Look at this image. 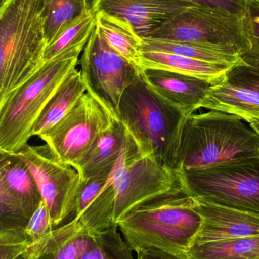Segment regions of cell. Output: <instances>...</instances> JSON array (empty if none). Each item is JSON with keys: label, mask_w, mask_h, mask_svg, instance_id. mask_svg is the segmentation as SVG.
<instances>
[{"label": "cell", "mask_w": 259, "mask_h": 259, "mask_svg": "<svg viewBox=\"0 0 259 259\" xmlns=\"http://www.w3.org/2000/svg\"><path fill=\"white\" fill-rule=\"evenodd\" d=\"M259 156V136L235 115L193 114L181 133L176 170H199Z\"/></svg>", "instance_id": "obj_4"}, {"label": "cell", "mask_w": 259, "mask_h": 259, "mask_svg": "<svg viewBox=\"0 0 259 259\" xmlns=\"http://www.w3.org/2000/svg\"><path fill=\"white\" fill-rule=\"evenodd\" d=\"M33 175L52 222L59 226L74 214L75 198L81 183L78 172L53 155L47 144L24 145L16 152Z\"/></svg>", "instance_id": "obj_11"}, {"label": "cell", "mask_w": 259, "mask_h": 259, "mask_svg": "<svg viewBox=\"0 0 259 259\" xmlns=\"http://www.w3.org/2000/svg\"><path fill=\"white\" fill-rule=\"evenodd\" d=\"M6 1H7V0H0V9H1L2 6L4 5V3H6Z\"/></svg>", "instance_id": "obj_36"}, {"label": "cell", "mask_w": 259, "mask_h": 259, "mask_svg": "<svg viewBox=\"0 0 259 259\" xmlns=\"http://www.w3.org/2000/svg\"><path fill=\"white\" fill-rule=\"evenodd\" d=\"M194 6L222 11L243 18L246 12L248 0H181Z\"/></svg>", "instance_id": "obj_33"}, {"label": "cell", "mask_w": 259, "mask_h": 259, "mask_svg": "<svg viewBox=\"0 0 259 259\" xmlns=\"http://www.w3.org/2000/svg\"><path fill=\"white\" fill-rule=\"evenodd\" d=\"M97 235L88 232L81 222L74 218L30 243L21 259H77L91 249Z\"/></svg>", "instance_id": "obj_16"}, {"label": "cell", "mask_w": 259, "mask_h": 259, "mask_svg": "<svg viewBox=\"0 0 259 259\" xmlns=\"http://www.w3.org/2000/svg\"><path fill=\"white\" fill-rule=\"evenodd\" d=\"M195 201L194 209L200 214L202 222L193 244L259 237V214L219 206L200 199Z\"/></svg>", "instance_id": "obj_13"}, {"label": "cell", "mask_w": 259, "mask_h": 259, "mask_svg": "<svg viewBox=\"0 0 259 259\" xmlns=\"http://www.w3.org/2000/svg\"><path fill=\"white\" fill-rule=\"evenodd\" d=\"M142 79L187 118L200 109L207 93L214 85L193 76L151 68H142Z\"/></svg>", "instance_id": "obj_15"}, {"label": "cell", "mask_w": 259, "mask_h": 259, "mask_svg": "<svg viewBox=\"0 0 259 259\" xmlns=\"http://www.w3.org/2000/svg\"><path fill=\"white\" fill-rule=\"evenodd\" d=\"M54 228L48 208L45 202L42 201L30 216L24 230V234L30 243H33L51 232Z\"/></svg>", "instance_id": "obj_30"}, {"label": "cell", "mask_w": 259, "mask_h": 259, "mask_svg": "<svg viewBox=\"0 0 259 259\" xmlns=\"http://www.w3.org/2000/svg\"><path fill=\"white\" fill-rule=\"evenodd\" d=\"M243 20L251 46L247 52L259 59V0H248Z\"/></svg>", "instance_id": "obj_31"}, {"label": "cell", "mask_w": 259, "mask_h": 259, "mask_svg": "<svg viewBox=\"0 0 259 259\" xmlns=\"http://www.w3.org/2000/svg\"><path fill=\"white\" fill-rule=\"evenodd\" d=\"M0 177L6 190L31 216L42 199L37 184L24 161L15 153H3Z\"/></svg>", "instance_id": "obj_21"}, {"label": "cell", "mask_w": 259, "mask_h": 259, "mask_svg": "<svg viewBox=\"0 0 259 259\" xmlns=\"http://www.w3.org/2000/svg\"><path fill=\"white\" fill-rule=\"evenodd\" d=\"M251 128L253 130L255 133L259 136V122H253L249 124Z\"/></svg>", "instance_id": "obj_35"}, {"label": "cell", "mask_w": 259, "mask_h": 259, "mask_svg": "<svg viewBox=\"0 0 259 259\" xmlns=\"http://www.w3.org/2000/svg\"><path fill=\"white\" fill-rule=\"evenodd\" d=\"M185 259H259V237L194 243Z\"/></svg>", "instance_id": "obj_24"}, {"label": "cell", "mask_w": 259, "mask_h": 259, "mask_svg": "<svg viewBox=\"0 0 259 259\" xmlns=\"http://www.w3.org/2000/svg\"><path fill=\"white\" fill-rule=\"evenodd\" d=\"M115 193L113 222H118L137 207L160 196L183 192L177 170L142 156L127 132L125 144L109 177Z\"/></svg>", "instance_id": "obj_6"}, {"label": "cell", "mask_w": 259, "mask_h": 259, "mask_svg": "<svg viewBox=\"0 0 259 259\" xmlns=\"http://www.w3.org/2000/svg\"><path fill=\"white\" fill-rule=\"evenodd\" d=\"M85 46H76L44 62L29 80L9 95L0 108V152L16 153L27 144L39 114L77 66Z\"/></svg>", "instance_id": "obj_5"}, {"label": "cell", "mask_w": 259, "mask_h": 259, "mask_svg": "<svg viewBox=\"0 0 259 259\" xmlns=\"http://www.w3.org/2000/svg\"><path fill=\"white\" fill-rule=\"evenodd\" d=\"M94 0H46L47 46L64 29L94 10Z\"/></svg>", "instance_id": "obj_25"}, {"label": "cell", "mask_w": 259, "mask_h": 259, "mask_svg": "<svg viewBox=\"0 0 259 259\" xmlns=\"http://www.w3.org/2000/svg\"><path fill=\"white\" fill-rule=\"evenodd\" d=\"M30 243L24 233L0 234V259H21Z\"/></svg>", "instance_id": "obj_32"}, {"label": "cell", "mask_w": 259, "mask_h": 259, "mask_svg": "<svg viewBox=\"0 0 259 259\" xmlns=\"http://www.w3.org/2000/svg\"><path fill=\"white\" fill-rule=\"evenodd\" d=\"M96 13V29L103 39L129 62L142 68L140 47L143 39L125 21L104 12Z\"/></svg>", "instance_id": "obj_23"}, {"label": "cell", "mask_w": 259, "mask_h": 259, "mask_svg": "<svg viewBox=\"0 0 259 259\" xmlns=\"http://www.w3.org/2000/svg\"><path fill=\"white\" fill-rule=\"evenodd\" d=\"M3 152H0L1 161ZM30 214L7 190L0 177V234H23Z\"/></svg>", "instance_id": "obj_28"}, {"label": "cell", "mask_w": 259, "mask_h": 259, "mask_svg": "<svg viewBox=\"0 0 259 259\" xmlns=\"http://www.w3.org/2000/svg\"><path fill=\"white\" fill-rule=\"evenodd\" d=\"M86 92V85L80 71L74 68L44 106L33 125L32 137H39L54 127Z\"/></svg>", "instance_id": "obj_20"}, {"label": "cell", "mask_w": 259, "mask_h": 259, "mask_svg": "<svg viewBox=\"0 0 259 259\" xmlns=\"http://www.w3.org/2000/svg\"><path fill=\"white\" fill-rule=\"evenodd\" d=\"M110 175L81 181L74 202V218L93 235L104 232L113 222L115 193Z\"/></svg>", "instance_id": "obj_14"}, {"label": "cell", "mask_w": 259, "mask_h": 259, "mask_svg": "<svg viewBox=\"0 0 259 259\" xmlns=\"http://www.w3.org/2000/svg\"><path fill=\"white\" fill-rule=\"evenodd\" d=\"M140 51L171 53L203 62L228 65H235L240 59V55L231 49L198 42L143 39Z\"/></svg>", "instance_id": "obj_22"}, {"label": "cell", "mask_w": 259, "mask_h": 259, "mask_svg": "<svg viewBox=\"0 0 259 259\" xmlns=\"http://www.w3.org/2000/svg\"><path fill=\"white\" fill-rule=\"evenodd\" d=\"M234 65L203 62L171 53L141 52L142 68L164 70L193 76L214 84L222 82Z\"/></svg>", "instance_id": "obj_19"}, {"label": "cell", "mask_w": 259, "mask_h": 259, "mask_svg": "<svg viewBox=\"0 0 259 259\" xmlns=\"http://www.w3.org/2000/svg\"><path fill=\"white\" fill-rule=\"evenodd\" d=\"M200 108L235 115L249 124L259 122V92L225 78L211 87Z\"/></svg>", "instance_id": "obj_18"}, {"label": "cell", "mask_w": 259, "mask_h": 259, "mask_svg": "<svg viewBox=\"0 0 259 259\" xmlns=\"http://www.w3.org/2000/svg\"><path fill=\"white\" fill-rule=\"evenodd\" d=\"M114 119L95 97L86 92L58 124L39 137L59 161L74 167Z\"/></svg>", "instance_id": "obj_10"}, {"label": "cell", "mask_w": 259, "mask_h": 259, "mask_svg": "<svg viewBox=\"0 0 259 259\" xmlns=\"http://www.w3.org/2000/svg\"><path fill=\"white\" fill-rule=\"evenodd\" d=\"M147 39L219 46L240 56L251 47L242 17L198 6L186 8Z\"/></svg>", "instance_id": "obj_8"}, {"label": "cell", "mask_w": 259, "mask_h": 259, "mask_svg": "<svg viewBox=\"0 0 259 259\" xmlns=\"http://www.w3.org/2000/svg\"><path fill=\"white\" fill-rule=\"evenodd\" d=\"M117 118L142 156L176 170L181 133L187 118L179 109L161 98L141 78L124 91Z\"/></svg>", "instance_id": "obj_2"}, {"label": "cell", "mask_w": 259, "mask_h": 259, "mask_svg": "<svg viewBox=\"0 0 259 259\" xmlns=\"http://www.w3.org/2000/svg\"><path fill=\"white\" fill-rule=\"evenodd\" d=\"M179 174L188 196L259 214V156Z\"/></svg>", "instance_id": "obj_7"}, {"label": "cell", "mask_w": 259, "mask_h": 259, "mask_svg": "<svg viewBox=\"0 0 259 259\" xmlns=\"http://www.w3.org/2000/svg\"><path fill=\"white\" fill-rule=\"evenodd\" d=\"M227 80L259 92V59L250 53H243L237 64L231 67L225 77Z\"/></svg>", "instance_id": "obj_29"}, {"label": "cell", "mask_w": 259, "mask_h": 259, "mask_svg": "<svg viewBox=\"0 0 259 259\" xmlns=\"http://www.w3.org/2000/svg\"><path fill=\"white\" fill-rule=\"evenodd\" d=\"M96 24L97 13L93 10L75 22L70 24L46 47L42 56V62H48L76 46L87 44L95 29Z\"/></svg>", "instance_id": "obj_26"}, {"label": "cell", "mask_w": 259, "mask_h": 259, "mask_svg": "<svg viewBox=\"0 0 259 259\" xmlns=\"http://www.w3.org/2000/svg\"><path fill=\"white\" fill-rule=\"evenodd\" d=\"M195 204L194 198L184 191L160 196L124 216L118 230L136 253L157 251L185 259L202 225Z\"/></svg>", "instance_id": "obj_1"}, {"label": "cell", "mask_w": 259, "mask_h": 259, "mask_svg": "<svg viewBox=\"0 0 259 259\" xmlns=\"http://www.w3.org/2000/svg\"><path fill=\"white\" fill-rule=\"evenodd\" d=\"M135 259H179L157 251L146 250L137 252Z\"/></svg>", "instance_id": "obj_34"}, {"label": "cell", "mask_w": 259, "mask_h": 259, "mask_svg": "<svg viewBox=\"0 0 259 259\" xmlns=\"http://www.w3.org/2000/svg\"><path fill=\"white\" fill-rule=\"evenodd\" d=\"M46 0H7L0 9V108L42 66Z\"/></svg>", "instance_id": "obj_3"}, {"label": "cell", "mask_w": 259, "mask_h": 259, "mask_svg": "<svg viewBox=\"0 0 259 259\" xmlns=\"http://www.w3.org/2000/svg\"><path fill=\"white\" fill-rule=\"evenodd\" d=\"M190 6L181 0H94V10L125 21L143 39Z\"/></svg>", "instance_id": "obj_12"}, {"label": "cell", "mask_w": 259, "mask_h": 259, "mask_svg": "<svg viewBox=\"0 0 259 259\" xmlns=\"http://www.w3.org/2000/svg\"><path fill=\"white\" fill-rule=\"evenodd\" d=\"M80 63L87 92L118 120L121 96L129 86L142 78V68L109 47L96 27L85 46Z\"/></svg>", "instance_id": "obj_9"}, {"label": "cell", "mask_w": 259, "mask_h": 259, "mask_svg": "<svg viewBox=\"0 0 259 259\" xmlns=\"http://www.w3.org/2000/svg\"><path fill=\"white\" fill-rule=\"evenodd\" d=\"M77 259H134L133 250L113 225L97 234L94 245Z\"/></svg>", "instance_id": "obj_27"}, {"label": "cell", "mask_w": 259, "mask_h": 259, "mask_svg": "<svg viewBox=\"0 0 259 259\" xmlns=\"http://www.w3.org/2000/svg\"><path fill=\"white\" fill-rule=\"evenodd\" d=\"M126 139L127 131L124 125L121 121L114 119L74 166L81 181L105 174L110 175L121 155Z\"/></svg>", "instance_id": "obj_17"}]
</instances>
